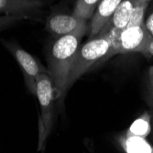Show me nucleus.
<instances>
[{
    "instance_id": "1",
    "label": "nucleus",
    "mask_w": 153,
    "mask_h": 153,
    "mask_svg": "<svg viewBox=\"0 0 153 153\" xmlns=\"http://www.w3.org/2000/svg\"><path fill=\"white\" fill-rule=\"evenodd\" d=\"M88 30L54 38L46 50L49 75L53 82L56 101L62 103L67 92L66 83L75 54Z\"/></svg>"
},
{
    "instance_id": "2",
    "label": "nucleus",
    "mask_w": 153,
    "mask_h": 153,
    "mask_svg": "<svg viewBox=\"0 0 153 153\" xmlns=\"http://www.w3.org/2000/svg\"><path fill=\"white\" fill-rule=\"evenodd\" d=\"M111 49L112 33L98 34L80 45L69 73L66 83L67 91L97 62L108 59Z\"/></svg>"
},
{
    "instance_id": "3",
    "label": "nucleus",
    "mask_w": 153,
    "mask_h": 153,
    "mask_svg": "<svg viewBox=\"0 0 153 153\" xmlns=\"http://www.w3.org/2000/svg\"><path fill=\"white\" fill-rule=\"evenodd\" d=\"M35 95L40 107L38 150H41L52 130L55 117V90L49 74H40L36 77Z\"/></svg>"
},
{
    "instance_id": "4",
    "label": "nucleus",
    "mask_w": 153,
    "mask_h": 153,
    "mask_svg": "<svg viewBox=\"0 0 153 153\" xmlns=\"http://www.w3.org/2000/svg\"><path fill=\"white\" fill-rule=\"evenodd\" d=\"M0 40L19 63L24 76L25 83L30 93L35 94L36 77L40 74H49L48 69L45 68L30 53L25 51L16 41L6 40L3 39Z\"/></svg>"
},
{
    "instance_id": "5",
    "label": "nucleus",
    "mask_w": 153,
    "mask_h": 153,
    "mask_svg": "<svg viewBox=\"0 0 153 153\" xmlns=\"http://www.w3.org/2000/svg\"><path fill=\"white\" fill-rule=\"evenodd\" d=\"M112 33V49L109 57L118 54L137 52L150 38L143 24L128 26L124 30Z\"/></svg>"
},
{
    "instance_id": "6",
    "label": "nucleus",
    "mask_w": 153,
    "mask_h": 153,
    "mask_svg": "<svg viewBox=\"0 0 153 153\" xmlns=\"http://www.w3.org/2000/svg\"><path fill=\"white\" fill-rule=\"evenodd\" d=\"M45 30L54 38H58L80 30H88L89 22L75 17L73 13L54 12L47 17Z\"/></svg>"
},
{
    "instance_id": "7",
    "label": "nucleus",
    "mask_w": 153,
    "mask_h": 153,
    "mask_svg": "<svg viewBox=\"0 0 153 153\" xmlns=\"http://www.w3.org/2000/svg\"><path fill=\"white\" fill-rule=\"evenodd\" d=\"M44 5L43 0H0V15L31 19L38 16Z\"/></svg>"
},
{
    "instance_id": "8",
    "label": "nucleus",
    "mask_w": 153,
    "mask_h": 153,
    "mask_svg": "<svg viewBox=\"0 0 153 153\" xmlns=\"http://www.w3.org/2000/svg\"><path fill=\"white\" fill-rule=\"evenodd\" d=\"M121 1L122 0H101L99 2L91 20L89 21V39L99 34L106 22L117 10Z\"/></svg>"
},
{
    "instance_id": "9",
    "label": "nucleus",
    "mask_w": 153,
    "mask_h": 153,
    "mask_svg": "<svg viewBox=\"0 0 153 153\" xmlns=\"http://www.w3.org/2000/svg\"><path fill=\"white\" fill-rule=\"evenodd\" d=\"M137 1V0H122L117 10L106 22L99 34L117 32L127 27Z\"/></svg>"
},
{
    "instance_id": "10",
    "label": "nucleus",
    "mask_w": 153,
    "mask_h": 153,
    "mask_svg": "<svg viewBox=\"0 0 153 153\" xmlns=\"http://www.w3.org/2000/svg\"><path fill=\"white\" fill-rule=\"evenodd\" d=\"M117 141L126 153H153V146L144 137L123 134L117 137Z\"/></svg>"
},
{
    "instance_id": "11",
    "label": "nucleus",
    "mask_w": 153,
    "mask_h": 153,
    "mask_svg": "<svg viewBox=\"0 0 153 153\" xmlns=\"http://www.w3.org/2000/svg\"><path fill=\"white\" fill-rule=\"evenodd\" d=\"M151 131V116L149 111L144 112L140 117H137L125 132L127 136L140 137L146 138Z\"/></svg>"
},
{
    "instance_id": "12",
    "label": "nucleus",
    "mask_w": 153,
    "mask_h": 153,
    "mask_svg": "<svg viewBox=\"0 0 153 153\" xmlns=\"http://www.w3.org/2000/svg\"><path fill=\"white\" fill-rule=\"evenodd\" d=\"M101 0H76L73 14L82 19L90 21Z\"/></svg>"
},
{
    "instance_id": "13",
    "label": "nucleus",
    "mask_w": 153,
    "mask_h": 153,
    "mask_svg": "<svg viewBox=\"0 0 153 153\" xmlns=\"http://www.w3.org/2000/svg\"><path fill=\"white\" fill-rule=\"evenodd\" d=\"M149 4L150 2L144 1V0H137L133 8L132 15L128 26H137L143 24L144 17L146 15Z\"/></svg>"
},
{
    "instance_id": "14",
    "label": "nucleus",
    "mask_w": 153,
    "mask_h": 153,
    "mask_svg": "<svg viewBox=\"0 0 153 153\" xmlns=\"http://www.w3.org/2000/svg\"><path fill=\"white\" fill-rule=\"evenodd\" d=\"M25 19L19 16H0V32L16 26Z\"/></svg>"
},
{
    "instance_id": "15",
    "label": "nucleus",
    "mask_w": 153,
    "mask_h": 153,
    "mask_svg": "<svg viewBox=\"0 0 153 153\" xmlns=\"http://www.w3.org/2000/svg\"><path fill=\"white\" fill-rule=\"evenodd\" d=\"M147 103L150 109H153V65L149 67L148 74Z\"/></svg>"
},
{
    "instance_id": "16",
    "label": "nucleus",
    "mask_w": 153,
    "mask_h": 153,
    "mask_svg": "<svg viewBox=\"0 0 153 153\" xmlns=\"http://www.w3.org/2000/svg\"><path fill=\"white\" fill-rule=\"evenodd\" d=\"M143 25L149 36L153 38V6H151L148 13L146 12V15L143 20Z\"/></svg>"
},
{
    "instance_id": "17",
    "label": "nucleus",
    "mask_w": 153,
    "mask_h": 153,
    "mask_svg": "<svg viewBox=\"0 0 153 153\" xmlns=\"http://www.w3.org/2000/svg\"><path fill=\"white\" fill-rule=\"evenodd\" d=\"M138 53L144 55L147 58H153V38L150 37L144 46L140 50Z\"/></svg>"
},
{
    "instance_id": "18",
    "label": "nucleus",
    "mask_w": 153,
    "mask_h": 153,
    "mask_svg": "<svg viewBox=\"0 0 153 153\" xmlns=\"http://www.w3.org/2000/svg\"><path fill=\"white\" fill-rule=\"evenodd\" d=\"M150 112V116H151V136H152V140H153V109H150L149 110Z\"/></svg>"
},
{
    "instance_id": "19",
    "label": "nucleus",
    "mask_w": 153,
    "mask_h": 153,
    "mask_svg": "<svg viewBox=\"0 0 153 153\" xmlns=\"http://www.w3.org/2000/svg\"><path fill=\"white\" fill-rule=\"evenodd\" d=\"M144 1H148V2H150L151 0H144Z\"/></svg>"
}]
</instances>
